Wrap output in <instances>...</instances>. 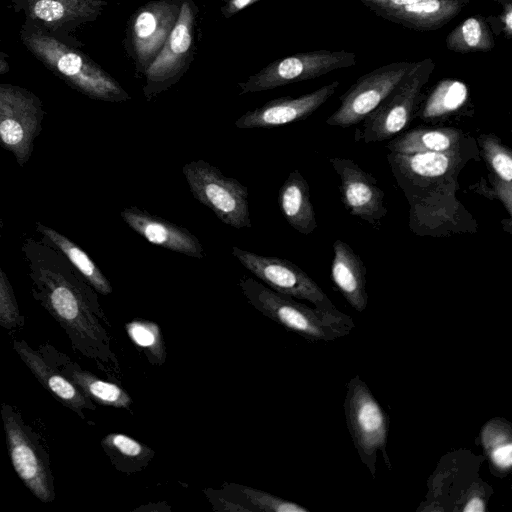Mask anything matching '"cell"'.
I'll return each mask as SVG.
<instances>
[{"label": "cell", "mask_w": 512, "mask_h": 512, "mask_svg": "<svg viewBox=\"0 0 512 512\" xmlns=\"http://www.w3.org/2000/svg\"><path fill=\"white\" fill-rule=\"evenodd\" d=\"M31 294L60 325L75 351L115 378L120 373L97 292L57 250L27 237L21 245Z\"/></svg>", "instance_id": "obj_1"}, {"label": "cell", "mask_w": 512, "mask_h": 512, "mask_svg": "<svg viewBox=\"0 0 512 512\" xmlns=\"http://www.w3.org/2000/svg\"><path fill=\"white\" fill-rule=\"evenodd\" d=\"M476 140L446 152H389L392 175L409 204V229L435 238L476 233L478 224L458 199L459 175L470 160L480 161Z\"/></svg>", "instance_id": "obj_2"}, {"label": "cell", "mask_w": 512, "mask_h": 512, "mask_svg": "<svg viewBox=\"0 0 512 512\" xmlns=\"http://www.w3.org/2000/svg\"><path fill=\"white\" fill-rule=\"evenodd\" d=\"M19 36L38 61L79 93L113 103L131 98L117 80L80 48L60 40L38 23L25 18Z\"/></svg>", "instance_id": "obj_3"}, {"label": "cell", "mask_w": 512, "mask_h": 512, "mask_svg": "<svg viewBox=\"0 0 512 512\" xmlns=\"http://www.w3.org/2000/svg\"><path fill=\"white\" fill-rule=\"evenodd\" d=\"M238 285L248 303L257 311L308 340L333 341L354 328L348 315L309 307L252 277L240 278Z\"/></svg>", "instance_id": "obj_4"}, {"label": "cell", "mask_w": 512, "mask_h": 512, "mask_svg": "<svg viewBox=\"0 0 512 512\" xmlns=\"http://www.w3.org/2000/svg\"><path fill=\"white\" fill-rule=\"evenodd\" d=\"M0 416L14 471L39 501L53 502L56 494L50 456L40 435L24 420L17 407L2 402Z\"/></svg>", "instance_id": "obj_5"}, {"label": "cell", "mask_w": 512, "mask_h": 512, "mask_svg": "<svg viewBox=\"0 0 512 512\" xmlns=\"http://www.w3.org/2000/svg\"><path fill=\"white\" fill-rule=\"evenodd\" d=\"M434 69L432 58L414 62L400 84L362 121V127L356 129L355 140L381 142L402 133L414 118L423 96L422 89Z\"/></svg>", "instance_id": "obj_6"}, {"label": "cell", "mask_w": 512, "mask_h": 512, "mask_svg": "<svg viewBox=\"0 0 512 512\" xmlns=\"http://www.w3.org/2000/svg\"><path fill=\"white\" fill-rule=\"evenodd\" d=\"M182 172L193 197L220 221L236 229L252 227L246 186L204 160L185 164Z\"/></svg>", "instance_id": "obj_7"}, {"label": "cell", "mask_w": 512, "mask_h": 512, "mask_svg": "<svg viewBox=\"0 0 512 512\" xmlns=\"http://www.w3.org/2000/svg\"><path fill=\"white\" fill-rule=\"evenodd\" d=\"M45 116L42 100L32 91L0 83V145L23 168L34 150Z\"/></svg>", "instance_id": "obj_8"}, {"label": "cell", "mask_w": 512, "mask_h": 512, "mask_svg": "<svg viewBox=\"0 0 512 512\" xmlns=\"http://www.w3.org/2000/svg\"><path fill=\"white\" fill-rule=\"evenodd\" d=\"M355 64L356 54L344 50L320 49L297 53L271 62L246 81L238 83L239 94L261 92L315 79Z\"/></svg>", "instance_id": "obj_9"}, {"label": "cell", "mask_w": 512, "mask_h": 512, "mask_svg": "<svg viewBox=\"0 0 512 512\" xmlns=\"http://www.w3.org/2000/svg\"><path fill=\"white\" fill-rule=\"evenodd\" d=\"M413 65L411 61L392 62L362 75L339 97L340 106L326 123L346 128L362 122L400 84Z\"/></svg>", "instance_id": "obj_10"}, {"label": "cell", "mask_w": 512, "mask_h": 512, "mask_svg": "<svg viewBox=\"0 0 512 512\" xmlns=\"http://www.w3.org/2000/svg\"><path fill=\"white\" fill-rule=\"evenodd\" d=\"M232 254L245 269L272 290L306 300L323 311L339 312L320 286L293 262L274 256H262L237 246L232 247Z\"/></svg>", "instance_id": "obj_11"}, {"label": "cell", "mask_w": 512, "mask_h": 512, "mask_svg": "<svg viewBox=\"0 0 512 512\" xmlns=\"http://www.w3.org/2000/svg\"><path fill=\"white\" fill-rule=\"evenodd\" d=\"M345 413L358 453L374 475L378 450L382 451L389 464L386 454L388 421L385 412L358 376L348 385Z\"/></svg>", "instance_id": "obj_12"}, {"label": "cell", "mask_w": 512, "mask_h": 512, "mask_svg": "<svg viewBox=\"0 0 512 512\" xmlns=\"http://www.w3.org/2000/svg\"><path fill=\"white\" fill-rule=\"evenodd\" d=\"M196 9L182 0L178 18L162 49L145 71L144 95L147 101L168 89L185 72L192 56Z\"/></svg>", "instance_id": "obj_13"}, {"label": "cell", "mask_w": 512, "mask_h": 512, "mask_svg": "<svg viewBox=\"0 0 512 512\" xmlns=\"http://www.w3.org/2000/svg\"><path fill=\"white\" fill-rule=\"evenodd\" d=\"M107 5L105 0H11L10 7L23 13L60 40L81 48L75 30L96 20Z\"/></svg>", "instance_id": "obj_14"}, {"label": "cell", "mask_w": 512, "mask_h": 512, "mask_svg": "<svg viewBox=\"0 0 512 512\" xmlns=\"http://www.w3.org/2000/svg\"><path fill=\"white\" fill-rule=\"evenodd\" d=\"M182 0H156L141 6L129 26L137 71L145 73L167 40L178 18Z\"/></svg>", "instance_id": "obj_15"}, {"label": "cell", "mask_w": 512, "mask_h": 512, "mask_svg": "<svg viewBox=\"0 0 512 512\" xmlns=\"http://www.w3.org/2000/svg\"><path fill=\"white\" fill-rule=\"evenodd\" d=\"M329 162L339 175L341 200L349 214L377 228L387 214L385 193L377 179L351 159L332 157Z\"/></svg>", "instance_id": "obj_16"}, {"label": "cell", "mask_w": 512, "mask_h": 512, "mask_svg": "<svg viewBox=\"0 0 512 512\" xmlns=\"http://www.w3.org/2000/svg\"><path fill=\"white\" fill-rule=\"evenodd\" d=\"M471 0H361L377 16L416 31L437 30Z\"/></svg>", "instance_id": "obj_17"}, {"label": "cell", "mask_w": 512, "mask_h": 512, "mask_svg": "<svg viewBox=\"0 0 512 512\" xmlns=\"http://www.w3.org/2000/svg\"><path fill=\"white\" fill-rule=\"evenodd\" d=\"M340 82L334 80L313 92L272 99L249 110L236 121L238 129L273 128L303 120L320 108L336 92Z\"/></svg>", "instance_id": "obj_18"}, {"label": "cell", "mask_w": 512, "mask_h": 512, "mask_svg": "<svg viewBox=\"0 0 512 512\" xmlns=\"http://www.w3.org/2000/svg\"><path fill=\"white\" fill-rule=\"evenodd\" d=\"M120 215L133 231L153 245L198 259L206 256L199 239L182 226L136 206L124 208Z\"/></svg>", "instance_id": "obj_19"}, {"label": "cell", "mask_w": 512, "mask_h": 512, "mask_svg": "<svg viewBox=\"0 0 512 512\" xmlns=\"http://www.w3.org/2000/svg\"><path fill=\"white\" fill-rule=\"evenodd\" d=\"M45 360L68 378L86 397L93 402L114 408L128 409L133 403L125 389L116 383L103 380L83 369L77 362L49 343L37 349Z\"/></svg>", "instance_id": "obj_20"}, {"label": "cell", "mask_w": 512, "mask_h": 512, "mask_svg": "<svg viewBox=\"0 0 512 512\" xmlns=\"http://www.w3.org/2000/svg\"><path fill=\"white\" fill-rule=\"evenodd\" d=\"M12 346L22 362L38 382L63 406L85 419L84 410H96L95 403L86 397L58 369L50 365L38 350L25 340L12 341Z\"/></svg>", "instance_id": "obj_21"}, {"label": "cell", "mask_w": 512, "mask_h": 512, "mask_svg": "<svg viewBox=\"0 0 512 512\" xmlns=\"http://www.w3.org/2000/svg\"><path fill=\"white\" fill-rule=\"evenodd\" d=\"M477 147L488 170L490 187L483 178L470 187L489 199H498L512 216V151L494 133L478 136Z\"/></svg>", "instance_id": "obj_22"}, {"label": "cell", "mask_w": 512, "mask_h": 512, "mask_svg": "<svg viewBox=\"0 0 512 512\" xmlns=\"http://www.w3.org/2000/svg\"><path fill=\"white\" fill-rule=\"evenodd\" d=\"M471 111L473 105L467 84L460 79L443 78L423 94L414 117L437 124Z\"/></svg>", "instance_id": "obj_23"}, {"label": "cell", "mask_w": 512, "mask_h": 512, "mask_svg": "<svg viewBox=\"0 0 512 512\" xmlns=\"http://www.w3.org/2000/svg\"><path fill=\"white\" fill-rule=\"evenodd\" d=\"M331 278L346 301L362 312L368 304L366 267L361 257L342 240L333 243Z\"/></svg>", "instance_id": "obj_24"}, {"label": "cell", "mask_w": 512, "mask_h": 512, "mask_svg": "<svg viewBox=\"0 0 512 512\" xmlns=\"http://www.w3.org/2000/svg\"><path fill=\"white\" fill-rule=\"evenodd\" d=\"M475 140L455 127H418L393 137L386 148L399 154L446 152L459 149Z\"/></svg>", "instance_id": "obj_25"}, {"label": "cell", "mask_w": 512, "mask_h": 512, "mask_svg": "<svg viewBox=\"0 0 512 512\" xmlns=\"http://www.w3.org/2000/svg\"><path fill=\"white\" fill-rule=\"evenodd\" d=\"M278 204L288 224L303 235L317 228L307 181L298 170L290 172L278 192Z\"/></svg>", "instance_id": "obj_26"}, {"label": "cell", "mask_w": 512, "mask_h": 512, "mask_svg": "<svg viewBox=\"0 0 512 512\" xmlns=\"http://www.w3.org/2000/svg\"><path fill=\"white\" fill-rule=\"evenodd\" d=\"M35 229L41 236L40 240L59 251L97 293L104 296L112 293L113 288L110 281L75 242L40 222L35 223Z\"/></svg>", "instance_id": "obj_27"}, {"label": "cell", "mask_w": 512, "mask_h": 512, "mask_svg": "<svg viewBox=\"0 0 512 512\" xmlns=\"http://www.w3.org/2000/svg\"><path fill=\"white\" fill-rule=\"evenodd\" d=\"M101 446L115 469L127 475L141 472L155 455L149 446L118 432L104 436Z\"/></svg>", "instance_id": "obj_28"}, {"label": "cell", "mask_w": 512, "mask_h": 512, "mask_svg": "<svg viewBox=\"0 0 512 512\" xmlns=\"http://www.w3.org/2000/svg\"><path fill=\"white\" fill-rule=\"evenodd\" d=\"M446 47L457 53L489 52L495 46L488 19L474 15L463 20L446 37Z\"/></svg>", "instance_id": "obj_29"}, {"label": "cell", "mask_w": 512, "mask_h": 512, "mask_svg": "<svg viewBox=\"0 0 512 512\" xmlns=\"http://www.w3.org/2000/svg\"><path fill=\"white\" fill-rule=\"evenodd\" d=\"M481 442L496 472L507 473L512 466L511 426L502 418H493L481 431Z\"/></svg>", "instance_id": "obj_30"}, {"label": "cell", "mask_w": 512, "mask_h": 512, "mask_svg": "<svg viewBox=\"0 0 512 512\" xmlns=\"http://www.w3.org/2000/svg\"><path fill=\"white\" fill-rule=\"evenodd\" d=\"M125 330L133 344L152 365L160 366L165 363L166 345L157 323L137 318L126 323Z\"/></svg>", "instance_id": "obj_31"}, {"label": "cell", "mask_w": 512, "mask_h": 512, "mask_svg": "<svg viewBox=\"0 0 512 512\" xmlns=\"http://www.w3.org/2000/svg\"><path fill=\"white\" fill-rule=\"evenodd\" d=\"M230 490L235 492L238 499L245 500L252 506L253 511L264 512H307L308 509L297 503L284 500L280 497L267 493L265 491L241 486L229 485Z\"/></svg>", "instance_id": "obj_32"}, {"label": "cell", "mask_w": 512, "mask_h": 512, "mask_svg": "<svg viewBox=\"0 0 512 512\" xmlns=\"http://www.w3.org/2000/svg\"><path fill=\"white\" fill-rule=\"evenodd\" d=\"M25 318L8 276L0 267V326L6 330H21Z\"/></svg>", "instance_id": "obj_33"}, {"label": "cell", "mask_w": 512, "mask_h": 512, "mask_svg": "<svg viewBox=\"0 0 512 512\" xmlns=\"http://www.w3.org/2000/svg\"><path fill=\"white\" fill-rule=\"evenodd\" d=\"M502 7L498 20L504 36L506 39L510 40L512 37V1L503 3Z\"/></svg>", "instance_id": "obj_34"}, {"label": "cell", "mask_w": 512, "mask_h": 512, "mask_svg": "<svg viewBox=\"0 0 512 512\" xmlns=\"http://www.w3.org/2000/svg\"><path fill=\"white\" fill-rule=\"evenodd\" d=\"M210 501L214 505V508L220 511H253L250 507L243 506L239 503L222 497H213L210 499Z\"/></svg>", "instance_id": "obj_35"}, {"label": "cell", "mask_w": 512, "mask_h": 512, "mask_svg": "<svg viewBox=\"0 0 512 512\" xmlns=\"http://www.w3.org/2000/svg\"><path fill=\"white\" fill-rule=\"evenodd\" d=\"M257 1L259 0H228L227 4L222 8V14L226 18H230Z\"/></svg>", "instance_id": "obj_36"}, {"label": "cell", "mask_w": 512, "mask_h": 512, "mask_svg": "<svg viewBox=\"0 0 512 512\" xmlns=\"http://www.w3.org/2000/svg\"><path fill=\"white\" fill-rule=\"evenodd\" d=\"M485 509L484 500L480 496L474 495L467 500L462 510L465 512H484Z\"/></svg>", "instance_id": "obj_37"}, {"label": "cell", "mask_w": 512, "mask_h": 512, "mask_svg": "<svg viewBox=\"0 0 512 512\" xmlns=\"http://www.w3.org/2000/svg\"><path fill=\"white\" fill-rule=\"evenodd\" d=\"M10 71L9 55L2 49L0 39V75Z\"/></svg>", "instance_id": "obj_38"}, {"label": "cell", "mask_w": 512, "mask_h": 512, "mask_svg": "<svg viewBox=\"0 0 512 512\" xmlns=\"http://www.w3.org/2000/svg\"><path fill=\"white\" fill-rule=\"evenodd\" d=\"M488 1V0H486ZM490 1H495V2H499L501 4L505 3V2H509V1H512V0H490Z\"/></svg>", "instance_id": "obj_39"}]
</instances>
